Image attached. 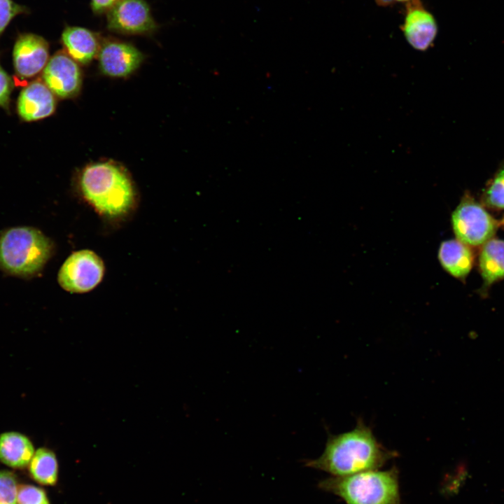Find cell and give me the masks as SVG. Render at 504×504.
I'll return each instance as SVG.
<instances>
[{"label": "cell", "instance_id": "cell-25", "mask_svg": "<svg viewBox=\"0 0 504 504\" xmlns=\"http://www.w3.org/2000/svg\"><path fill=\"white\" fill-rule=\"evenodd\" d=\"M503 224L504 225V219L503 220Z\"/></svg>", "mask_w": 504, "mask_h": 504}, {"label": "cell", "instance_id": "cell-13", "mask_svg": "<svg viewBox=\"0 0 504 504\" xmlns=\"http://www.w3.org/2000/svg\"><path fill=\"white\" fill-rule=\"evenodd\" d=\"M64 52L78 64L85 65L98 55L101 43L97 34L82 27L67 26L62 32Z\"/></svg>", "mask_w": 504, "mask_h": 504}, {"label": "cell", "instance_id": "cell-11", "mask_svg": "<svg viewBox=\"0 0 504 504\" xmlns=\"http://www.w3.org/2000/svg\"><path fill=\"white\" fill-rule=\"evenodd\" d=\"M101 71L110 77L124 78L134 72L144 60L139 50L130 43L105 41L98 53Z\"/></svg>", "mask_w": 504, "mask_h": 504}, {"label": "cell", "instance_id": "cell-15", "mask_svg": "<svg viewBox=\"0 0 504 504\" xmlns=\"http://www.w3.org/2000/svg\"><path fill=\"white\" fill-rule=\"evenodd\" d=\"M438 260L451 276L463 279L472 267L474 256L466 244L458 239L447 240L441 243L438 250Z\"/></svg>", "mask_w": 504, "mask_h": 504}, {"label": "cell", "instance_id": "cell-17", "mask_svg": "<svg viewBox=\"0 0 504 504\" xmlns=\"http://www.w3.org/2000/svg\"><path fill=\"white\" fill-rule=\"evenodd\" d=\"M31 478L45 486H54L58 479V462L55 453L46 447L36 449L29 464Z\"/></svg>", "mask_w": 504, "mask_h": 504}, {"label": "cell", "instance_id": "cell-7", "mask_svg": "<svg viewBox=\"0 0 504 504\" xmlns=\"http://www.w3.org/2000/svg\"><path fill=\"white\" fill-rule=\"evenodd\" d=\"M106 14L107 27L113 32L146 35L158 28L145 0H120Z\"/></svg>", "mask_w": 504, "mask_h": 504}, {"label": "cell", "instance_id": "cell-14", "mask_svg": "<svg viewBox=\"0 0 504 504\" xmlns=\"http://www.w3.org/2000/svg\"><path fill=\"white\" fill-rule=\"evenodd\" d=\"M35 452L31 440L17 431L0 434V461L8 467L22 469L29 465Z\"/></svg>", "mask_w": 504, "mask_h": 504}, {"label": "cell", "instance_id": "cell-5", "mask_svg": "<svg viewBox=\"0 0 504 504\" xmlns=\"http://www.w3.org/2000/svg\"><path fill=\"white\" fill-rule=\"evenodd\" d=\"M451 224L457 239L468 246L485 244L498 226L496 220L468 196L463 198L452 213Z\"/></svg>", "mask_w": 504, "mask_h": 504}, {"label": "cell", "instance_id": "cell-19", "mask_svg": "<svg viewBox=\"0 0 504 504\" xmlns=\"http://www.w3.org/2000/svg\"><path fill=\"white\" fill-rule=\"evenodd\" d=\"M485 199L490 206L504 209V168L495 175L486 191Z\"/></svg>", "mask_w": 504, "mask_h": 504}, {"label": "cell", "instance_id": "cell-20", "mask_svg": "<svg viewBox=\"0 0 504 504\" xmlns=\"http://www.w3.org/2000/svg\"><path fill=\"white\" fill-rule=\"evenodd\" d=\"M27 7L13 0H0V37L10 22L18 15L28 14Z\"/></svg>", "mask_w": 504, "mask_h": 504}, {"label": "cell", "instance_id": "cell-6", "mask_svg": "<svg viewBox=\"0 0 504 504\" xmlns=\"http://www.w3.org/2000/svg\"><path fill=\"white\" fill-rule=\"evenodd\" d=\"M104 265L102 258L90 250L71 253L62 265L58 283L65 290L82 293L92 290L102 280Z\"/></svg>", "mask_w": 504, "mask_h": 504}, {"label": "cell", "instance_id": "cell-23", "mask_svg": "<svg viewBox=\"0 0 504 504\" xmlns=\"http://www.w3.org/2000/svg\"><path fill=\"white\" fill-rule=\"evenodd\" d=\"M120 0H90V8L96 15L107 13Z\"/></svg>", "mask_w": 504, "mask_h": 504}, {"label": "cell", "instance_id": "cell-9", "mask_svg": "<svg viewBox=\"0 0 504 504\" xmlns=\"http://www.w3.org/2000/svg\"><path fill=\"white\" fill-rule=\"evenodd\" d=\"M49 44L34 33L18 35L13 50L15 73L20 79H29L43 72L49 60Z\"/></svg>", "mask_w": 504, "mask_h": 504}, {"label": "cell", "instance_id": "cell-16", "mask_svg": "<svg viewBox=\"0 0 504 504\" xmlns=\"http://www.w3.org/2000/svg\"><path fill=\"white\" fill-rule=\"evenodd\" d=\"M479 267L486 284L504 278V241L491 239L483 244Z\"/></svg>", "mask_w": 504, "mask_h": 504}, {"label": "cell", "instance_id": "cell-8", "mask_svg": "<svg viewBox=\"0 0 504 504\" xmlns=\"http://www.w3.org/2000/svg\"><path fill=\"white\" fill-rule=\"evenodd\" d=\"M75 60L64 50L55 52L48 60L42 74V80L60 99L76 96L82 85V73Z\"/></svg>", "mask_w": 504, "mask_h": 504}, {"label": "cell", "instance_id": "cell-1", "mask_svg": "<svg viewBox=\"0 0 504 504\" xmlns=\"http://www.w3.org/2000/svg\"><path fill=\"white\" fill-rule=\"evenodd\" d=\"M396 456V451L383 447L371 428L358 420L354 429L329 435L321 456L307 461L305 465L334 476H347L376 470Z\"/></svg>", "mask_w": 504, "mask_h": 504}, {"label": "cell", "instance_id": "cell-22", "mask_svg": "<svg viewBox=\"0 0 504 504\" xmlns=\"http://www.w3.org/2000/svg\"><path fill=\"white\" fill-rule=\"evenodd\" d=\"M13 80L0 64V107L8 110L13 90Z\"/></svg>", "mask_w": 504, "mask_h": 504}, {"label": "cell", "instance_id": "cell-18", "mask_svg": "<svg viewBox=\"0 0 504 504\" xmlns=\"http://www.w3.org/2000/svg\"><path fill=\"white\" fill-rule=\"evenodd\" d=\"M18 488L13 472L0 470V504H16Z\"/></svg>", "mask_w": 504, "mask_h": 504}, {"label": "cell", "instance_id": "cell-10", "mask_svg": "<svg viewBox=\"0 0 504 504\" xmlns=\"http://www.w3.org/2000/svg\"><path fill=\"white\" fill-rule=\"evenodd\" d=\"M400 29L407 43L419 51L430 48L438 34L436 20L421 0H410L405 3V18Z\"/></svg>", "mask_w": 504, "mask_h": 504}, {"label": "cell", "instance_id": "cell-3", "mask_svg": "<svg viewBox=\"0 0 504 504\" xmlns=\"http://www.w3.org/2000/svg\"><path fill=\"white\" fill-rule=\"evenodd\" d=\"M52 252L50 239L36 228L15 227L0 232V269L10 275L37 274Z\"/></svg>", "mask_w": 504, "mask_h": 504}, {"label": "cell", "instance_id": "cell-12", "mask_svg": "<svg viewBox=\"0 0 504 504\" xmlns=\"http://www.w3.org/2000/svg\"><path fill=\"white\" fill-rule=\"evenodd\" d=\"M17 112L25 122L36 121L52 115L57 106L55 95L42 80L29 83L20 92Z\"/></svg>", "mask_w": 504, "mask_h": 504}, {"label": "cell", "instance_id": "cell-21", "mask_svg": "<svg viewBox=\"0 0 504 504\" xmlns=\"http://www.w3.org/2000/svg\"><path fill=\"white\" fill-rule=\"evenodd\" d=\"M16 504H50L46 491L31 484L19 486Z\"/></svg>", "mask_w": 504, "mask_h": 504}, {"label": "cell", "instance_id": "cell-4", "mask_svg": "<svg viewBox=\"0 0 504 504\" xmlns=\"http://www.w3.org/2000/svg\"><path fill=\"white\" fill-rule=\"evenodd\" d=\"M398 470H377L333 476L318 486L341 497L346 504H400Z\"/></svg>", "mask_w": 504, "mask_h": 504}, {"label": "cell", "instance_id": "cell-24", "mask_svg": "<svg viewBox=\"0 0 504 504\" xmlns=\"http://www.w3.org/2000/svg\"><path fill=\"white\" fill-rule=\"evenodd\" d=\"M410 0H374L378 6L383 7L392 6L396 3H407Z\"/></svg>", "mask_w": 504, "mask_h": 504}, {"label": "cell", "instance_id": "cell-2", "mask_svg": "<svg viewBox=\"0 0 504 504\" xmlns=\"http://www.w3.org/2000/svg\"><path fill=\"white\" fill-rule=\"evenodd\" d=\"M79 189L97 212L110 218L127 214L136 202L131 178L124 169L111 162L87 165L79 176Z\"/></svg>", "mask_w": 504, "mask_h": 504}]
</instances>
